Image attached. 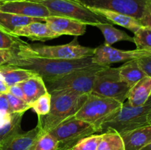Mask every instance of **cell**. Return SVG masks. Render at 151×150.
I'll use <instances>...</instances> for the list:
<instances>
[{"instance_id":"obj_30","label":"cell","mask_w":151,"mask_h":150,"mask_svg":"<svg viewBox=\"0 0 151 150\" xmlns=\"http://www.w3.org/2000/svg\"><path fill=\"white\" fill-rule=\"evenodd\" d=\"M11 113H25L31 108V105L26 101L14 96L10 94H5Z\"/></svg>"},{"instance_id":"obj_19","label":"cell","mask_w":151,"mask_h":150,"mask_svg":"<svg viewBox=\"0 0 151 150\" xmlns=\"http://www.w3.org/2000/svg\"><path fill=\"white\" fill-rule=\"evenodd\" d=\"M41 133L38 126L27 132H22L0 146V150H29Z\"/></svg>"},{"instance_id":"obj_37","label":"cell","mask_w":151,"mask_h":150,"mask_svg":"<svg viewBox=\"0 0 151 150\" xmlns=\"http://www.w3.org/2000/svg\"><path fill=\"white\" fill-rule=\"evenodd\" d=\"M8 58V50H0V66L5 64Z\"/></svg>"},{"instance_id":"obj_25","label":"cell","mask_w":151,"mask_h":150,"mask_svg":"<svg viewBox=\"0 0 151 150\" xmlns=\"http://www.w3.org/2000/svg\"><path fill=\"white\" fill-rule=\"evenodd\" d=\"M97 150H125V149L120 134L112 129H108L103 132Z\"/></svg>"},{"instance_id":"obj_42","label":"cell","mask_w":151,"mask_h":150,"mask_svg":"<svg viewBox=\"0 0 151 150\" xmlns=\"http://www.w3.org/2000/svg\"><path fill=\"white\" fill-rule=\"evenodd\" d=\"M3 4H4V2H2V1H0V7H1Z\"/></svg>"},{"instance_id":"obj_39","label":"cell","mask_w":151,"mask_h":150,"mask_svg":"<svg viewBox=\"0 0 151 150\" xmlns=\"http://www.w3.org/2000/svg\"><path fill=\"white\" fill-rule=\"evenodd\" d=\"M140 150H151V142L149 144H147V146L143 147L142 149H141Z\"/></svg>"},{"instance_id":"obj_35","label":"cell","mask_w":151,"mask_h":150,"mask_svg":"<svg viewBox=\"0 0 151 150\" xmlns=\"http://www.w3.org/2000/svg\"><path fill=\"white\" fill-rule=\"evenodd\" d=\"M12 118V113L7 110H0V128L8 123Z\"/></svg>"},{"instance_id":"obj_33","label":"cell","mask_w":151,"mask_h":150,"mask_svg":"<svg viewBox=\"0 0 151 150\" xmlns=\"http://www.w3.org/2000/svg\"><path fill=\"white\" fill-rule=\"evenodd\" d=\"M7 94H12V95L14 96L17 97V98L26 101H25V96L24 94L23 90H22V88H21V86L19 84H16V85H13V86L9 87L8 92H7Z\"/></svg>"},{"instance_id":"obj_27","label":"cell","mask_w":151,"mask_h":150,"mask_svg":"<svg viewBox=\"0 0 151 150\" xmlns=\"http://www.w3.org/2000/svg\"><path fill=\"white\" fill-rule=\"evenodd\" d=\"M134 44L137 49L151 51V27L142 26L134 33Z\"/></svg>"},{"instance_id":"obj_14","label":"cell","mask_w":151,"mask_h":150,"mask_svg":"<svg viewBox=\"0 0 151 150\" xmlns=\"http://www.w3.org/2000/svg\"><path fill=\"white\" fill-rule=\"evenodd\" d=\"M12 36L25 37L30 41H44L58 38L60 35L53 32L44 22H32L13 31Z\"/></svg>"},{"instance_id":"obj_24","label":"cell","mask_w":151,"mask_h":150,"mask_svg":"<svg viewBox=\"0 0 151 150\" xmlns=\"http://www.w3.org/2000/svg\"><path fill=\"white\" fill-rule=\"evenodd\" d=\"M24 113H12L11 120L0 128V146L15 135L22 132L21 124Z\"/></svg>"},{"instance_id":"obj_15","label":"cell","mask_w":151,"mask_h":150,"mask_svg":"<svg viewBox=\"0 0 151 150\" xmlns=\"http://www.w3.org/2000/svg\"><path fill=\"white\" fill-rule=\"evenodd\" d=\"M125 150H140L151 142V124L121 135Z\"/></svg>"},{"instance_id":"obj_10","label":"cell","mask_w":151,"mask_h":150,"mask_svg":"<svg viewBox=\"0 0 151 150\" xmlns=\"http://www.w3.org/2000/svg\"><path fill=\"white\" fill-rule=\"evenodd\" d=\"M88 7L106 9L140 20L150 0H75Z\"/></svg>"},{"instance_id":"obj_17","label":"cell","mask_w":151,"mask_h":150,"mask_svg":"<svg viewBox=\"0 0 151 150\" xmlns=\"http://www.w3.org/2000/svg\"><path fill=\"white\" fill-rule=\"evenodd\" d=\"M45 19L32 18L0 11V30L11 35L13 31L32 22H44Z\"/></svg>"},{"instance_id":"obj_29","label":"cell","mask_w":151,"mask_h":150,"mask_svg":"<svg viewBox=\"0 0 151 150\" xmlns=\"http://www.w3.org/2000/svg\"><path fill=\"white\" fill-rule=\"evenodd\" d=\"M51 107V94L46 93L35 100L31 105V108L36 113L38 116H43L48 114Z\"/></svg>"},{"instance_id":"obj_4","label":"cell","mask_w":151,"mask_h":150,"mask_svg":"<svg viewBox=\"0 0 151 150\" xmlns=\"http://www.w3.org/2000/svg\"><path fill=\"white\" fill-rule=\"evenodd\" d=\"M103 66H96L80 69L63 76L44 80L47 92L69 91L79 94L91 93L97 72Z\"/></svg>"},{"instance_id":"obj_21","label":"cell","mask_w":151,"mask_h":150,"mask_svg":"<svg viewBox=\"0 0 151 150\" xmlns=\"http://www.w3.org/2000/svg\"><path fill=\"white\" fill-rule=\"evenodd\" d=\"M0 73L4 79V82L8 87H11L38 75L36 73L29 70L6 63L0 66Z\"/></svg>"},{"instance_id":"obj_32","label":"cell","mask_w":151,"mask_h":150,"mask_svg":"<svg viewBox=\"0 0 151 150\" xmlns=\"http://www.w3.org/2000/svg\"><path fill=\"white\" fill-rule=\"evenodd\" d=\"M140 67L147 76H151V54L137 59Z\"/></svg>"},{"instance_id":"obj_12","label":"cell","mask_w":151,"mask_h":150,"mask_svg":"<svg viewBox=\"0 0 151 150\" xmlns=\"http://www.w3.org/2000/svg\"><path fill=\"white\" fill-rule=\"evenodd\" d=\"M0 11L15 13L32 18L46 19L51 16L50 10L42 4L31 0L5 2L0 7Z\"/></svg>"},{"instance_id":"obj_18","label":"cell","mask_w":151,"mask_h":150,"mask_svg":"<svg viewBox=\"0 0 151 150\" xmlns=\"http://www.w3.org/2000/svg\"><path fill=\"white\" fill-rule=\"evenodd\" d=\"M151 96V76H145L130 88L127 95L128 103L134 107L142 106Z\"/></svg>"},{"instance_id":"obj_38","label":"cell","mask_w":151,"mask_h":150,"mask_svg":"<svg viewBox=\"0 0 151 150\" xmlns=\"http://www.w3.org/2000/svg\"><path fill=\"white\" fill-rule=\"evenodd\" d=\"M9 87L6 85L4 79L0 73V94H7L8 92Z\"/></svg>"},{"instance_id":"obj_6","label":"cell","mask_w":151,"mask_h":150,"mask_svg":"<svg viewBox=\"0 0 151 150\" xmlns=\"http://www.w3.org/2000/svg\"><path fill=\"white\" fill-rule=\"evenodd\" d=\"M47 7L51 16H63L95 26L97 24H111L106 18L97 14L86 6L75 0H31Z\"/></svg>"},{"instance_id":"obj_5","label":"cell","mask_w":151,"mask_h":150,"mask_svg":"<svg viewBox=\"0 0 151 150\" xmlns=\"http://www.w3.org/2000/svg\"><path fill=\"white\" fill-rule=\"evenodd\" d=\"M122 103L113 99L88 94L86 100L81 107L75 118L92 125L98 133H101L103 124L122 106Z\"/></svg>"},{"instance_id":"obj_31","label":"cell","mask_w":151,"mask_h":150,"mask_svg":"<svg viewBox=\"0 0 151 150\" xmlns=\"http://www.w3.org/2000/svg\"><path fill=\"white\" fill-rule=\"evenodd\" d=\"M16 42V37L6 34L0 30V50H10Z\"/></svg>"},{"instance_id":"obj_28","label":"cell","mask_w":151,"mask_h":150,"mask_svg":"<svg viewBox=\"0 0 151 150\" xmlns=\"http://www.w3.org/2000/svg\"><path fill=\"white\" fill-rule=\"evenodd\" d=\"M102 137L103 133L93 134L85 137L68 150H97Z\"/></svg>"},{"instance_id":"obj_43","label":"cell","mask_w":151,"mask_h":150,"mask_svg":"<svg viewBox=\"0 0 151 150\" xmlns=\"http://www.w3.org/2000/svg\"><path fill=\"white\" fill-rule=\"evenodd\" d=\"M57 150H62V149H58Z\"/></svg>"},{"instance_id":"obj_23","label":"cell","mask_w":151,"mask_h":150,"mask_svg":"<svg viewBox=\"0 0 151 150\" xmlns=\"http://www.w3.org/2000/svg\"><path fill=\"white\" fill-rule=\"evenodd\" d=\"M94 26L98 28L105 38L104 45L111 46L119 41H129L134 43V38L124 31L116 29L112 24H97Z\"/></svg>"},{"instance_id":"obj_3","label":"cell","mask_w":151,"mask_h":150,"mask_svg":"<svg viewBox=\"0 0 151 150\" xmlns=\"http://www.w3.org/2000/svg\"><path fill=\"white\" fill-rule=\"evenodd\" d=\"M151 110V96L142 106L134 107L127 101L122 104L101 126V133L112 129L122 135L131 130L148 124L147 116Z\"/></svg>"},{"instance_id":"obj_20","label":"cell","mask_w":151,"mask_h":150,"mask_svg":"<svg viewBox=\"0 0 151 150\" xmlns=\"http://www.w3.org/2000/svg\"><path fill=\"white\" fill-rule=\"evenodd\" d=\"M23 90L25 101L29 105L38 99L40 96L47 93L45 83L41 76L36 75L24 82L19 83Z\"/></svg>"},{"instance_id":"obj_11","label":"cell","mask_w":151,"mask_h":150,"mask_svg":"<svg viewBox=\"0 0 151 150\" xmlns=\"http://www.w3.org/2000/svg\"><path fill=\"white\" fill-rule=\"evenodd\" d=\"M151 54V51L145 50H121L111 46L102 45L94 49V54L91 57L94 64L107 67L114 63L127 62L139 59Z\"/></svg>"},{"instance_id":"obj_40","label":"cell","mask_w":151,"mask_h":150,"mask_svg":"<svg viewBox=\"0 0 151 150\" xmlns=\"http://www.w3.org/2000/svg\"><path fill=\"white\" fill-rule=\"evenodd\" d=\"M25 1V0H0V1L2 2H12V1Z\"/></svg>"},{"instance_id":"obj_34","label":"cell","mask_w":151,"mask_h":150,"mask_svg":"<svg viewBox=\"0 0 151 150\" xmlns=\"http://www.w3.org/2000/svg\"><path fill=\"white\" fill-rule=\"evenodd\" d=\"M139 21L142 26H148L151 27V0L147 5L144 16Z\"/></svg>"},{"instance_id":"obj_22","label":"cell","mask_w":151,"mask_h":150,"mask_svg":"<svg viewBox=\"0 0 151 150\" xmlns=\"http://www.w3.org/2000/svg\"><path fill=\"white\" fill-rule=\"evenodd\" d=\"M119 74L121 79L129 88H131L138 81L147 75L140 67L137 59L129 60L119 67Z\"/></svg>"},{"instance_id":"obj_1","label":"cell","mask_w":151,"mask_h":150,"mask_svg":"<svg viewBox=\"0 0 151 150\" xmlns=\"http://www.w3.org/2000/svg\"><path fill=\"white\" fill-rule=\"evenodd\" d=\"M6 64L29 70L39 75L44 80L63 76L80 69L96 66L91 57L75 60H60L38 57L27 51L21 44V39L16 37V42L8 50V58Z\"/></svg>"},{"instance_id":"obj_26","label":"cell","mask_w":151,"mask_h":150,"mask_svg":"<svg viewBox=\"0 0 151 150\" xmlns=\"http://www.w3.org/2000/svg\"><path fill=\"white\" fill-rule=\"evenodd\" d=\"M58 142L50 132H41L29 150H57Z\"/></svg>"},{"instance_id":"obj_8","label":"cell","mask_w":151,"mask_h":150,"mask_svg":"<svg viewBox=\"0 0 151 150\" xmlns=\"http://www.w3.org/2000/svg\"><path fill=\"white\" fill-rule=\"evenodd\" d=\"M24 48L38 57L60 60H75L86 57H92L94 49L81 46L75 37L70 43L57 46L31 45L21 40Z\"/></svg>"},{"instance_id":"obj_16","label":"cell","mask_w":151,"mask_h":150,"mask_svg":"<svg viewBox=\"0 0 151 150\" xmlns=\"http://www.w3.org/2000/svg\"><path fill=\"white\" fill-rule=\"evenodd\" d=\"M88 8L91 9L97 14L106 18L111 24H115L122 27L126 28L134 33L137 32L142 26L140 21L132 16L122 14L118 12L106 10V9L94 8V7H88Z\"/></svg>"},{"instance_id":"obj_44","label":"cell","mask_w":151,"mask_h":150,"mask_svg":"<svg viewBox=\"0 0 151 150\" xmlns=\"http://www.w3.org/2000/svg\"></svg>"},{"instance_id":"obj_9","label":"cell","mask_w":151,"mask_h":150,"mask_svg":"<svg viewBox=\"0 0 151 150\" xmlns=\"http://www.w3.org/2000/svg\"><path fill=\"white\" fill-rule=\"evenodd\" d=\"M58 142V149L68 150L85 137L98 133L95 128L75 116L66 119L50 131Z\"/></svg>"},{"instance_id":"obj_2","label":"cell","mask_w":151,"mask_h":150,"mask_svg":"<svg viewBox=\"0 0 151 150\" xmlns=\"http://www.w3.org/2000/svg\"><path fill=\"white\" fill-rule=\"evenodd\" d=\"M50 94V112L45 116H38L37 126L41 132H49L61 122L75 116L88 96V94L69 91H56Z\"/></svg>"},{"instance_id":"obj_7","label":"cell","mask_w":151,"mask_h":150,"mask_svg":"<svg viewBox=\"0 0 151 150\" xmlns=\"http://www.w3.org/2000/svg\"><path fill=\"white\" fill-rule=\"evenodd\" d=\"M130 88L121 79L119 68L102 67L97 72L91 93L100 96L113 99L123 104Z\"/></svg>"},{"instance_id":"obj_13","label":"cell","mask_w":151,"mask_h":150,"mask_svg":"<svg viewBox=\"0 0 151 150\" xmlns=\"http://www.w3.org/2000/svg\"><path fill=\"white\" fill-rule=\"evenodd\" d=\"M45 23L53 32L60 36L73 35L78 37L83 35L86 32L87 24L63 16H50L46 18Z\"/></svg>"},{"instance_id":"obj_41","label":"cell","mask_w":151,"mask_h":150,"mask_svg":"<svg viewBox=\"0 0 151 150\" xmlns=\"http://www.w3.org/2000/svg\"><path fill=\"white\" fill-rule=\"evenodd\" d=\"M147 122H148V124H151V110L147 116Z\"/></svg>"},{"instance_id":"obj_36","label":"cell","mask_w":151,"mask_h":150,"mask_svg":"<svg viewBox=\"0 0 151 150\" xmlns=\"http://www.w3.org/2000/svg\"><path fill=\"white\" fill-rule=\"evenodd\" d=\"M0 110L10 111V107H9L8 101H7L5 94H0Z\"/></svg>"}]
</instances>
